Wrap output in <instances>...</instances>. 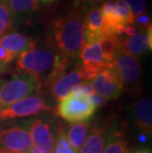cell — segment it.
<instances>
[{"instance_id":"1","label":"cell","mask_w":152,"mask_h":153,"mask_svg":"<svg viewBox=\"0 0 152 153\" xmlns=\"http://www.w3.org/2000/svg\"><path fill=\"white\" fill-rule=\"evenodd\" d=\"M84 16L85 14L75 8L56 23L54 29V43L61 55L68 58L79 57L84 45Z\"/></svg>"},{"instance_id":"2","label":"cell","mask_w":152,"mask_h":153,"mask_svg":"<svg viewBox=\"0 0 152 153\" xmlns=\"http://www.w3.org/2000/svg\"><path fill=\"white\" fill-rule=\"evenodd\" d=\"M69 58L63 55H56L53 69L47 78L44 84L50 90V95L56 101L62 100L78 84L84 82V74L81 65L70 68Z\"/></svg>"},{"instance_id":"3","label":"cell","mask_w":152,"mask_h":153,"mask_svg":"<svg viewBox=\"0 0 152 153\" xmlns=\"http://www.w3.org/2000/svg\"><path fill=\"white\" fill-rule=\"evenodd\" d=\"M41 82L28 74H14L10 79H0V109L24 99L40 88Z\"/></svg>"},{"instance_id":"4","label":"cell","mask_w":152,"mask_h":153,"mask_svg":"<svg viewBox=\"0 0 152 153\" xmlns=\"http://www.w3.org/2000/svg\"><path fill=\"white\" fill-rule=\"evenodd\" d=\"M56 56L48 50H32L22 53L16 61V69L20 73L35 77L42 83V76L47 71H51Z\"/></svg>"},{"instance_id":"5","label":"cell","mask_w":152,"mask_h":153,"mask_svg":"<svg viewBox=\"0 0 152 153\" xmlns=\"http://www.w3.org/2000/svg\"><path fill=\"white\" fill-rule=\"evenodd\" d=\"M104 19L107 36L124 34L125 27L132 25L133 16L125 0H106L100 8Z\"/></svg>"},{"instance_id":"6","label":"cell","mask_w":152,"mask_h":153,"mask_svg":"<svg viewBox=\"0 0 152 153\" xmlns=\"http://www.w3.org/2000/svg\"><path fill=\"white\" fill-rule=\"evenodd\" d=\"M96 111L89 96L69 93L59 101L57 114L70 123H85L92 118Z\"/></svg>"},{"instance_id":"7","label":"cell","mask_w":152,"mask_h":153,"mask_svg":"<svg viewBox=\"0 0 152 153\" xmlns=\"http://www.w3.org/2000/svg\"><path fill=\"white\" fill-rule=\"evenodd\" d=\"M89 83L94 92L107 101L117 99L124 90V86L113 67V63L103 67Z\"/></svg>"},{"instance_id":"8","label":"cell","mask_w":152,"mask_h":153,"mask_svg":"<svg viewBox=\"0 0 152 153\" xmlns=\"http://www.w3.org/2000/svg\"><path fill=\"white\" fill-rule=\"evenodd\" d=\"M47 111H53V109L41 97L28 96L0 109V120L36 116Z\"/></svg>"},{"instance_id":"9","label":"cell","mask_w":152,"mask_h":153,"mask_svg":"<svg viewBox=\"0 0 152 153\" xmlns=\"http://www.w3.org/2000/svg\"><path fill=\"white\" fill-rule=\"evenodd\" d=\"M79 57L82 60L81 66L84 74V82L89 83L103 67L110 64L105 59L100 42L91 44L84 43Z\"/></svg>"},{"instance_id":"10","label":"cell","mask_w":152,"mask_h":153,"mask_svg":"<svg viewBox=\"0 0 152 153\" xmlns=\"http://www.w3.org/2000/svg\"><path fill=\"white\" fill-rule=\"evenodd\" d=\"M113 67L122 86H131L140 76L141 67L138 56L125 53L122 48L113 62Z\"/></svg>"},{"instance_id":"11","label":"cell","mask_w":152,"mask_h":153,"mask_svg":"<svg viewBox=\"0 0 152 153\" xmlns=\"http://www.w3.org/2000/svg\"><path fill=\"white\" fill-rule=\"evenodd\" d=\"M0 146L6 151L27 153L33 147V142L30 132L20 126H14L0 131Z\"/></svg>"},{"instance_id":"12","label":"cell","mask_w":152,"mask_h":153,"mask_svg":"<svg viewBox=\"0 0 152 153\" xmlns=\"http://www.w3.org/2000/svg\"><path fill=\"white\" fill-rule=\"evenodd\" d=\"M84 43L91 44L100 42L107 36V30L102 12L99 7L94 6L84 16Z\"/></svg>"},{"instance_id":"13","label":"cell","mask_w":152,"mask_h":153,"mask_svg":"<svg viewBox=\"0 0 152 153\" xmlns=\"http://www.w3.org/2000/svg\"><path fill=\"white\" fill-rule=\"evenodd\" d=\"M31 138L33 146L43 152H51L53 134L50 126L43 120H37L31 126Z\"/></svg>"},{"instance_id":"14","label":"cell","mask_w":152,"mask_h":153,"mask_svg":"<svg viewBox=\"0 0 152 153\" xmlns=\"http://www.w3.org/2000/svg\"><path fill=\"white\" fill-rule=\"evenodd\" d=\"M132 119L139 131L151 135L152 132V100L148 97L138 99L132 106Z\"/></svg>"},{"instance_id":"15","label":"cell","mask_w":152,"mask_h":153,"mask_svg":"<svg viewBox=\"0 0 152 153\" xmlns=\"http://www.w3.org/2000/svg\"><path fill=\"white\" fill-rule=\"evenodd\" d=\"M0 45L9 53L18 57L22 53L35 50L36 42L30 37L19 33H8L0 37Z\"/></svg>"},{"instance_id":"16","label":"cell","mask_w":152,"mask_h":153,"mask_svg":"<svg viewBox=\"0 0 152 153\" xmlns=\"http://www.w3.org/2000/svg\"><path fill=\"white\" fill-rule=\"evenodd\" d=\"M108 134V129L104 125H96L90 129L85 142L78 153H103Z\"/></svg>"},{"instance_id":"17","label":"cell","mask_w":152,"mask_h":153,"mask_svg":"<svg viewBox=\"0 0 152 153\" xmlns=\"http://www.w3.org/2000/svg\"><path fill=\"white\" fill-rule=\"evenodd\" d=\"M121 48L125 53L138 56L144 53L147 50L151 51L152 47L148 43V36L146 32H139L133 37L121 40Z\"/></svg>"},{"instance_id":"18","label":"cell","mask_w":152,"mask_h":153,"mask_svg":"<svg viewBox=\"0 0 152 153\" xmlns=\"http://www.w3.org/2000/svg\"><path fill=\"white\" fill-rule=\"evenodd\" d=\"M13 22H22L39 10L38 0H7Z\"/></svg>"},{"instance_id":"19","label":"cell","mask_w":152,"mask_h":153,"mask_svg":"<svg viewBox=\"0 0 152 153\" xmlns=\"http://www.w3.org/2000/svg\"><path fill=\"white\" fill-rule=\"evenodd\" d=\"M90 131L89 123H74L68 126V132L66 134L70 145L78 152L85 142Z\"/></svg>"},{"instance_id":"20","label":"cell","mask_w":152,"mask_h":153,"mask_svg":"<svg viewBox=\"0 0 152 153\" xmlns=\"http://www.w3.org/2000/svg\"><path fill=\"white\" fill-rule=\"evenodd\" d=\"M104 57L108 63H113L121 51V39L116 35H108L100 41Z\"/></svg>"},{"instance_id":"21","label":"cell","mask_w":152,"mask_h":153,"mask_svg":"<svg viewBox=\"0 0 152 153\" xmlns=\"http://www.w3.org/2000/svg\"><path fill=\"white\" fill-rule=\"evenodd\" d=\"M103 153H129L128 142L121 132L114 131L110 135L107 134Z\"/></svg>"},{"instance_id":"22","label":"cell","mask_w":152,"mask_h":153,"mask_svg":"<svg viewBox=\"0 0 152 153\" xmlns=\"http://www.w3.org/2000/svg\"><path fill=\"white\" fill-rule=\"evenodd\" d=\"M13 26L14 22L7 0H0V37L7 34Z\"/></svg>"},{"instance_id":"23","label":"cell","mask_w":152,"mask_h":153,"mask_svg":"<svg viewBox=\"0 0 152 153\" xmlns=\"http://www.w3.org/2000/svg\"><path fill=\"white\" fill-rule=\"evenodd\" d=\"M51 151H53V153H78L67 140L66 133L62 128L57 129Z\"/></svg>"},{"instance_id":"24","label":"cell","mask_w":152,"mask_h":153,"mask_svg":"<svg viewBox=\"0 0 152 153\" xmlns=\"http://www.w3.org/2000/svg\"><path fill=\"white\" fill-rule=\"evenodd\" d=\"M125 1L130 9L133 18L143 14L147 8V0H125Z\"/></svg>"},{"instance_id":"25","label":"cell","mask_w":152,"mask_h":153,"mask_svg":"<svg viewBox=\"0 0 152 153\" xmlns=\"http://www.w3.org/2000/svg\"><path fill=\"white\" fill-rule=\"evenodd\" d=\"M105 1L106 0H77V2H75V8H78L85 14L91 7H94V6Z\"/></svg>"},{"instance_id":"26","label":"cell","mask_w":152,"mask_h":153,"mask_svg":"<svg viewBox=\"0 0 152 153\" xmlns=\"http://www.w3.org/2000/svg\"><path fill=\"white\" fill-rule=\"evenodd\" d=\"M135 25L137 26L138 28L141 29V32H143V30H146V29L151 26V20H150V17L146 14H140L136 16V17L133 18V23H132V25ZM134 26V27H135ZM136 27V28H137Z\"/></svg>"},{"instance_id":"27","label":"cell","mask_w":152,"mask_h":153,"mask_svg":"<svg viewBox=\"0 0 152 153\" xmlns=\"http://www.w3.org/2000/svg\"><path fill=\"white\" fill-rule=\"evenodd\" d=\"M15 56L12 55L11 53H9L7 51L4 50L1 45H0V62L1 63H4V64H8L12 62L13 60L15 59Z\"/></svg>"},{"instance_id":"28","label":"cell","mask_w":152,"mask_h":153,"mask_svg":"<svg viewBox=\"0 0 152 153\" xmlns=\"http://www.w3.org/2000/svg\"><path fill=\"white\" fill-rule=\"evenodd\" d=\"M89 98H90V100H91L93 105L96 107V109L99 108V107L103 106L104 104H106L107 102H108V101H107L105 98H103L102 96L98 95V94L95 93V92H94L93 94H91V95L89 96Z\"/></svg>"},{"instance_id":"29","label":"cell","mask_w":152,"mask_h":153,"mask_svg":"<svg viewBox=\"0 0 152 153\" xmlns=\"http://www.w3.org/2000/svg\"><path fill=\"white\" fill-rule=\"evenodd\" d=\"M138 33V29L136 27H134L133 25H128L127 27H125L124 34H125L128 37H133Z\"/></svg>"},{"instance_id":"30","label":"cell","mask_w":152,"mask_h":153,"mask_svg":"<svg viewBox=\"0 0 152 153\" xmlns=\"http://www.w3.org/2000/svg\"><path fill=\"white\" fill-rule=\"evenodd\" d=\"M6 68H7V64H4V63L0 62V75H2V74L5 72Z\"/></svg>"},{"instance_id":"31","label":"cell","mask_w":152,"mask_h":153,"mask_svg":"<svg viewBox=\"0 0 152 153\" xmlns=\"http://www.w3.org/2000/svg\"><path fill=\"white\" fill-rule=\"evenodd\" d=\"M27 153H51V152H43V151H40V150H38L37 148H35L34 146H33V147H32Z\"/></svg>"},{"instance_id":"32","label":"cell","mask_w":152,"mask_h":153,"mask_svg":"<svg viewBox=\"0 0 152 153\" xmlns=\"http://www.w3.org/2000/svg\"><path fill=\"white\" fill-rule=\"evenodd\" d=\"M0 153H21V152H11V151H6V150H2V151H0Z\"/></svg>"},{"instance_id":"33","label":"cell","mask_w":152,"mask_h":153,"mask_svg":"<svg viewBox=\"0 0 152 153\" xmlns=\"http://www.w3.org/2000/svg\"><path fill=\"white\" fill-rule=\"evenodd\" d=\"M43 1H47V2H51V1H54V0H43Z\"/></svg>"},{"instance_id":"34","label":"cell","mask_w":152,"mask_h":153,"mask_svg":"<svg viewBox=\"0 0 152 153\" xmlns=\"http://www.w3.org/2000/svg\"><path fill=\"white\" fill-rule=\"evenodd\" d=\"M137 153H149V152H147V151H140V152H137Z\"/></svg>"}]
</instances>
